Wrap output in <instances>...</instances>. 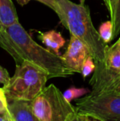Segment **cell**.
I'll return each instance as SVG.
<instances>
[{
    "label": "cell",
    "mask_w": 120,
    "mask_h": 121,
    "mask_svg": "<svg viewBox=\"0 0 120 121\" xmlns=\"http://www.w3.org/2000/svg\"><path fill=\"white\" fill-rule=\"evenodd\" d=\"M77 112L96 121H120V91L91 93L76 102Z\"/></svg>",
    "instance_id": "5b68a950"
},
{
    "label": "cell",
    "mask_w": 120,
    "mask_h": 121,
    "mask_svg": "<svg viewBox=\"0 0 120 121\" xmlns=\"http://www.w3.org/2000/svg\"><path fill=\"white\" fill-rule=\"evenodd\" d=\"M91 90L89 88L76 87L74 86H72L69 88H67L64 92H62V94H63V96L66 99V100L71 103L72 100H75V99L82 98V96L89 94Z\"/></svg>",
    "instance_id": "7c38bea8"
},
{
    "label": "cell",
    "mask_w": 120,
    "mask_h": 121,
    "mask_svg": "<svg viewBox=\"0 0 120 121\" xmlns=\"http://www.w3.org/2000/svg\"><path fill=\"white\" fill-rule=\"evenodd\" d=\"M30 105L40 121H70L77 113L76 107L66 100L54 84L45 86Z\"/></svg>",
    "instance_id": "277c9868"
},
{
    "label": "cell",
    "mask_w": 120,
    "mask_h": 121,
    "mask_svg": "<svg viewBox=\"0 0 120 121\" xmlns=\"http://www.w3.org/2000/svg\"><path fill=\"white\" fill-rule=\"evenodd\" d=\"M70 121H83V115H82V114L77 112L75 115V116H74Z\"/></svg>",
    "instance_id": "d6986e66"
},
{
    "label": "cell",
    "mask_w": 120,
    "mask_h": 121,
    "mask_svg": "<svg viewBox=\"0 0 120 121\" xmlns=\"http://www.w3.org/2000/svg\"><path fill=\"white\" fill-rule=\"evenodd\" d=\"M99 34L104 43L108 44L114 39L113 36V25L111 21L102 23L99 26Z\"/></svg>",
    "instance_id": "4fadbf2b"
},
{
    "label": "cell",
    "mask_w": 120,
    "mask_h": 121,
    "mask_svg": "<svg viewBox=\"0 0 120 121\" xmlns=\"http://www.w3.org/2000/svg\"><path fill=\"white\" fill-rule=\"evenodd\" d=\"M11 77L8 70L0 65V84L3 85V86H6L9 83Z\"/></svg>",
    "instance_id": "e0dca14e"
},
{
    "label": "cell",
    "mask_w": 120,
    "mask_h": 121,
    "mask_svg": "<svg viewBox=\"0 0 120 121\" xmlns=\"http://www.w3.org/2000/svg\"><path fill=\"white\" fill-rule=\"evenodd\" d=\"M55 12L61 24L69 30L71 35L81 40L91 52L95 63L103 61L108 45L103 41L91 20L90 8L85 3H75L70 0H56Z\"/></svg>",
    "instance_id": "7a4b0ae2"
},
{
    "label": "cell",
    "mask_w": 120,
    "mask_h": 121,
    "mask_svg": "<svg viewBox=\"0 0 120 121\" xmlns=\"http://www.w3.org/2000/svg\"><path fill=\"white\" fill-rule=\"evenodd\" d=\"M95 69V63L94 59L92 58V56H89L82 64L81 74L82 75L84 79H86L91 73H94Z\"/></svg>",
    "instance_id": "5bb4252c"
},
{
    "label": "cell",
    "mask_w": 120,
    "mask_h": 121,
    "mask_svg": "<svg viewBox=\"0 0 120 121\" xmlns=\"http://www.w3.org/2000/svg\"><path fill=\"white\" fill-rule=\"evenodd\" d=\"M119 39H120V37H119Z\"/></svg>",
    "instance_id": "7402d4cb"
},
{
    "label": "cell",
    "mask_w": 120,
    "mask_h": 121,
    "mask_svg": "<svg viewBox=\"0 0 120 121\" xmlns=\"http://www.w3.org/2000/svg\"><path fill=\"white\" fill-rule=\"evenodd\" d=\"M49 79L47 72L32 63L25 61L16 65L14 75L3 86L8 100L31 101L43 91Z\"/></svg>",
    "instance_id": "3957f363"
},
{
    "label": "cell",
    "mask_w": 120,
    "mask_h": 121,
    "mask_svg": "<svg viewBox=\"0 0 120 121\" xmlns=\"http://www.w3.org/2000/svg\"><path fill=\"white\" fill-rule=\"evenodd\" d=\"M38 37L42 41V43L46 46V48L55 54L59 55L61 48L64 46L66 40L62 36L60 32L56 30H49V31L41 32L39 31Z\"/></svg>",
    "instance_id": "9c48e42d"
},
{
    "label": "cell",
    "mask_w": 120,
    "mask_h": 121,
    "mask_svg": "<svg viewBox=\"0 0 120 121\" xmlns=\"http://www.w3.org/2000/svg\"><path fill=\"white\" fill-rule=\"evenodd\" d=\"M8 110L12 121H40L27 100H9Z\"/></svg>",
    "instance_id": "ba28073f"
},
{
    "label": "cell",
    "mask_w": 120,
    "mask_h": 121,
    "mask_svg": "<svg viewBox=\"0 0 120 121\" xmlns=\"http://www.w3.org/2000/svg\"><path fill=\"white\" fill-rule=\"evenodd\" d=\"M113 25L114 39L120 34V0H104Z\"/></svg>",
    "instance_id": "8fae6325"
},
{
    "label": "cell",
    "mask_w": 120,
    "mask_h": 121,
    "mask_svg": "<svg viewBox=\"0 0 120 121\" xmlns=\"http://www.w3.org/2000/svg\"><path fill=\"white\" fill-rule=\"evenodd\" d=\"M8 111V100L3 86H0V114Z\"/></svg>",
    "instance_id": "2e32d148"
},
{
    "label": "cell",
    "mask_w": 120,
    "mask_h": 121,
    "mask_svg": "<svg viewBox=\"0 0 120 121\" xmlns=\"http://www.w3.org/2000/svg\"><path fill=\"white\" fill-rule=\"evenodd\" d=\"M0 47L13 58L16 65L25 61L32 63L47 72L50 78L74 74L62 56L37 44L19 22L0 29Z\"/></svg>",
    "instance_id": "6da1fadb"
},
{
    "label": "cell",
    "mask_w": 120,
    "mask_h": 121,
    "mask_svg": "<svg viewBox=\"0 0 120 121\" xmlns=\"http://www.w3.org/2000/svg\"><path fill=\"white\" fill-rule=\"evenodd\" d=\"M17 3H19L21 6H24V5L27 4L31 0H17ZM35 1H38L40 3H43V4L46 5L47 7H49L50 8H51L54 12H56L57 8H58V5H57L56 0H35Z\"/></svg>",
    "instance_id": "9a60e30c"
},
{
    "label": "cell",
    "mask_w": 120,
    "mask_h": 121,
    "mask_svg": "<svg viewBox=\"0 0 120 121\" xmlns=\"http://www.w3.org/2000/svg\"><path fill=\"white\" fill-rule=\"evenodd\" d=\"M89 56L91 54L88 47L78 38L71 35L67 50L62 56L69 70L73 73H81L82 64Z\"/></svg>",
    "instance_id": "52a82bcc"
},
{
    "label": "cell",
    "mask_w": 120,
    "mask_h": 121,
    "mask_svg": "<svg viewBox=\"0 0 120 121\" xmlns=\"http://www.w3.org/2000/svg\"><path fill=\"white\" fill-rule=\"evenodd\" d=\"M83 115V121H96L95 120H94V119L87 116V115Z\"/></svg>",
    "instance_id": "ffe728a7"
},
{
    "label": "cell",
    "mask_w": 120,
    "mask_h": 121,
    "mask_svg": "<svg viewBox=\"0 0 120 121\" xmlns=\"http://www.w3.org/2000/svg\"><path fill=\"white\" fill-rule=\"evenodd\" d=\"M86 0H80V3H85Z\"/></svg>",
    "instance_id": "44dd1931"
},
{
    "label": "cell",
    "mask_w": 120,
    "mask_h": 121,
    "mask_svg": "<svg viewBox=\"0 0 120 121\" xmlns=\"http://www.w3.org/2000/svg\"><path fill=\"white\" fill-rule=\"evenodd\" d=\"M18 17L12 0H0V29L17 22Z\"/></svg>",
    "instance_id": "30bf717a"
},
{
    "label": "cell",
    "mask_w": 120,
    "mask_h": 121,
    "mask_svg": "<svg viewBox=\"0 0 120 121\" xmlns=\"http://www.w3.org/2000/svg\"><path fill=\"white\" fill-rule=\"evenodd\" d=\"M120 78V39L114 45L108 46L103 61L95 64L90 80L91 93L104 91Z\"/></svg>",
    "instance_id": "8992f818"
},
{
    "label": "cell",
    "mask_w": 120,
    "mask_h": 121,
    "mask_svg": "<svg viewBox=\"0 0 120 121\" xmlns=\"http://www.w3.org/2000/svg\"><path fill=\"white\" fill-rule=\"evenodd\" d=\"M0 121H12L11 115L9 113V110L6 113L0 114Z\"/></svg>",
    "instance_id": "ac0fdd59"
}]
</instances>
